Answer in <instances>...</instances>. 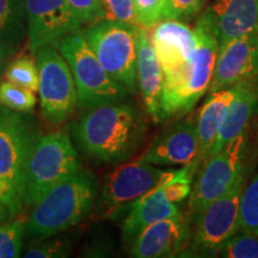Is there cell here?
<instances>
[{"label": "cell", "instance_id": "21", "mask_svg": "<svg viewBox=\"0 0 258 258\" xmlns=\"http://www.w3.org/2000/svg\"><path fill=\"white\" fill-rule=\"evenodd\" d=\"M238 84L232 88L220 90V91L209 93V97L201 110L196 115V128H198L199 153L196 159L192 161L198 169L207 160L211 153L212 146L218 137L222 117L226 109L237 93Z\"/></svg>", "mask_w": 258, "mask_h": 258}, {"label": "cell", "instance_id": "3", "mask_svg": "<svg viewBox=\"0 0 258 258\" xmlns=\"http://www.w3.org/2000/svg\"><path fill=\"white\" fill-rule=\"evenodd\" d=\"M96 177L79 169L54 186L34 206L25 226V237L43 239L79 224L91 212L97 195Z\"/></svg>", "mask_w": 258, "mask_h": 258}, {"label": "cell", "instance_id": "29", "mask_svg": "<svg viewBox=\"0 0 258 258\" xmlns=\"http://www.w3.org/2000/svg\"><path fill=\"white\" fill-rule=\"evenodd\" d=\"M135 23L151 30L163 21V0H133Z\"/></svg>", "mask_w": 258, "mask_h": 258}, {"label": "cell", "instance_id": "20", "mask_svg": "<svg viewBox=\"0 0 258 258\" xmlns=\"http://www.w3.org/2000/svg\"><path fill=\"white\" fill-rule=\"evenodd\" d=\"M175 202L167 199L161 186L141 196L131 205L127 218L122 224V234L133 239L150 225L179 214Z\"/></svg>", "mask_w": 258, "mask_h": 258}, {"label": "cell", "instance_id": "32", "mask_svg": "<svg viewBox=\"0 0 258 258\" xmlns=\"http://www.w3.org/2000/svg\"><path fill=\"white\" fill-rule=\"evenodd\" d=\"M207 0H169L164 19H188L195 16Z\"/></svg>", "mask_w": 258, "mask_h": 258}, {"label": "cell", "instance_id": "2", "mask_svg": "<svg viewBox=\"0 0 258 258\" xmlns=\"http://www.w3.org/2000/svg\"><path fill=\"white\" fill-rule=\"evenodd\" d=\"M194 32L196 48L189 62L179 70L164 73L161 98L163 120L188 114L211 86L219 51V40L207 11L199 17Z\"/></svg>", "mask_w": 258, "mask_h": 258}, {"label": "cell", "instance_id": "24", "mask_svg": "<svg viewBox=\"0 0 258 258\" xmlns=\"http://www.w3.org/2000/svg\"><path fill=\"white\" fill-rule=\"evenodd\" d=\"M5 80L23 86L31 91H38L40 74L38 66L30 56H18L11 60L4 71Z\"/></svg>", "mask_w": 258, "mask_h": 258}, {"label": "cell", "instance_id": "11", "mask_svg": "<svg viewBox=\"0 0 258 258\" xmlns=\"http://www.w3.org/2000/svg\"><path fill=\"white\" fill-rule=\"evenodd\" d=\"M246 151V132L232 139L224 147L208 158L201 165L198 179L192 185L188 205V217L191 219L208 203L220 198L231 189L244 172Z\"/></svg>", "mask_w": 258, "mask_h": 258}, {"label": "cell", "instance_id": "28", "mask_svg": "<svg viewBox=\"0 0 258 258\" xmlns=\"http://www.w3.org/2000/svg\"><path fill=\"white\" fill-rule=\"evenodd\" d=\"M54 237L55 235L43 239H34L35 243L29 245L23 256L27 258H61L69 256L72 247L71 241Z\"/></svg>", "mask_w": 258, "mask_h": 258}, {"label": "cell", "instance_id": "15", "mask_svg": "<svg viewBox=\"0 0 258 258\" xmlns=\"http://www.w3.org/2000/svg\"><path fill=\"white\" fill-rule=\"evenodd\" d=\"M199 153L196 116L167 128L148 147L140 159L156 166L188 165Z\"/></svg>", "mask_w": 258, "mask_h": 258}, {"label": "cell", "instance_id": "9", "mask_svg": "<svg viewBox=\"0 0 258 258\" xmlns=\"http://www.w3.org/2000/svg\"><path fill=\"white\" fill-rule=\"evenodd\" d=\"M38 95L43 120L60 125L70 118L77 106V89L71 69L55 46H43L36 53Z\"/></svg>", "mask_w": 258, "mask_h": 258}, {"label": "cell", "instance_id": "8", "mask_svg": "<svg viewBox=\"0 0 258 258\" xmlns=\"http://www.w3.org/2000/svg\"><path fill=\"white\" fill-rule=\"evenodd\" d=\"M245 185V171L224 195L208 203L192 218L190 249L198 256H219L226 241L239 230V205Z\"/></svg>", "mask_w": 258, "mask_h": 258}, {"label": "cell", "instance_id": "26", "mask_svg": "<svg viewBox=\"0 0 258 258\" xmlns=\"http://www.w3.org/2000/svg\"><path fill=\"white\" fill-rule=\"evenodd\" d=\"M36 102V96L31 90L9 80L0 82V104L5 108L18 112H30Z\"/></svg>", "mask_w": 258, "mask_h": 258}, {"label": "cell", "instance_id": "6", "mask_svg": "<svg viewBox=\"0 0 258 258\" xmlns=\"http://www.w3.org/2000/svg\"><path fill=\"white\" fill-rule=\"evenodd\" d=\"M79 169L78 154L66 132L41 135L28 164L23 205L35 206Z\"/></svg>", "mask_w": 258, "mask_h": 258}, {"label": "cell", "instance_id": "22", "mask_svg": "<svg viewBox=\"0 0 258 258\" xmlns=\"http://www.w3.org/2000/svg\"><path fill=\"white\" fill-rule=\"evenodd\" d=\"M27 35L24 0H0V37L18 46Z\"/></svg>", "mask_w": 258, "mask_h": 258}, {"label": "cell", "instance_id": "35", "mask_svg": "<svg viewBox=\"0 0 258 258\" xmlns=\"http://www.w3.org/2000/svg\"><path fill=\"white\" fill-rule=\"evenodd\" d=\"M167 2H169V0H163V19H164V11H165Z\"/></svg>", "mask_w": 258, "mask_h": 258}, {"label": "cell", "instance_id": "30", "mask_svg": "<svg viewBox=\"0 0 258 258\" xmlns=\"http://www.w3.org/2000/svg\"><path fill=\"white\" fill-rule=\"evenodd\" d=\"M23 206V196L0 177V224L18 217Z\"/></svg>", "mask_w": 258, "mask_h": 258}, {"label": "cell", "instance_id": "27", "mask_svg": "<svg viewBox=\"0 0 258 258\" xmlns=\"http://www.w3.org/2000/svg\"><path fill=\"white\" fill-rule=\"evenodd\" d=\"M219 256L225 258H258V234L238 230L226 241Z\"/></svg>", "mask_w": 258, "mask_h": 258}, {"label": "cell", "instance_id": "1", "mask_svg": "<svg viewBox=\"0 0 258 258\" xmlns=\"http://www.w3.org/2000/svg\"><path fill=\"white\" fill-rule=\"evenodd\" d=\"M74 140L83 152L106 164H120L139 150L146 121L137 106L112 103L89 109L72 125Z\"/></svg>", "mask_w": 258, "mask_h": 258}, {"label": "cell", "instance_id": "18", "mask_svg": "<svg viewBox=\"0 0 258 258\" xmlns=\"http://www.w3.org/2000/svg\"><path fill=\"white\" fill-rule=\"evenodd\" d=\"M206 11L212 18L219 46L258 29V0H218Z\"/></svg>", "mask_w": 258, "mask_h": 258}, {"label": "cell", "instance_id": "10", "mask_svg": "<svg viewBox=\"0 0 258 258\" xmlns=\"http://www.w3.org/2000/svg\"><path fill=\"white\" fill-rule=\"evenodd\" d=\"M41 134L28 112L0 114V177L23 196L28 164Z\"/></svg>", "mask_w": 258, "mask_h": 258}, {"label": "cell", "instance_id": "4", "mask_svg": "<svg viewBox=\"0 0 258 258\" xmlns=\"http://www.w3.org/2000/svg\"><path fill=\"white\" fill-rule=\"evenodd\" d=\"M55 47L72 72L79 108L89 110L127 99L128 91L103 69L89 47L83 30L61 38Z\"/></svg>", "mask_w": 258, "mask_h": 258}, {"label": "cell", "instance_id": "34", "mask_svg": "<svg viewBox=\"0 0 258 258\" xmlns=\"http://www.w3.org/2000/svg\"><path fill=\"white\" fill-rule=\"evenodd\" d=\"M17 48L18 46L11 43V42L5 40V38L0 37V77L4 74L6 66H8L12 56L17 51Z\"/></svg>", "mask_w": 258, "mask_h": 258}, {"label": "cell", "instance_id": "7", "mask_svg": "<svg viewBox=\"0 0 258 258\" xmlns=\"http://www.w3.org/2000/svg\"><path fill=\"white\" fill-rule=\"evenodd\" d=\"M180 170H163L141 159L122 164L103 180L97 202L98 215L110 217L118 209L172 180Z\"/></svg>", "mask_w": 258, "mask_h": 258}, {"label": "cell", "instance_id": "14", "mask_svg": "<svg viewBox=\"0 0 258 258\" xmlns=\"http://www.w3.org/2000/svg\"><path fill=\"white\" fill-rule=\"evenodd\" d=\"M189 219L179 214L150 225L132 239L131 253L135 258L173 257L190 244Z\"/></svg>", "mask_w": 258, "mask_h": 258}, {"label": "cell", "instance_id": "16", "mask_svg": "<svg viewBox=\"0 0 258 258\" xmlns=\"http://www.w3.org/2000/svg\"><path fill=\"white\" fill-rule=\"evenodd\" d=\"M153 49L163 73L179 70L190 61L196 48L194 29L178 19H163L153 28Z\"/></svg>", "mask_w": 258, "mask_h": 258}, {"label": "cell", "instance_id": "17", "mask_svg": "<svg viewBox=\"0 0 258 258\" xmlns=\"http://www.w3.org/2000/svg\"><path fill=\"white\" fill-rule=\"evenodd\" d=\"M138 51V89L148 115L153 121H163L161 98H163L164 73L153 49L152 41L146 29L137 25Z\"/></svg>", "mask_w": 258, "mask_h": 258}, {"label": "cell", "instance_id": "23", "mask_svg": "<svg viewBox=\"0 0 258 258\" xmlns=\"http://www.w3.org/2000/svg\"><path fill=\"white\" fill-rule=\"evenodd\" d=\"M27 219L16 217L0 224V258L22 256Z\"/></svg>", "mask_w": 258, "mask_h": 258}, {"label": "cell", "instance_id": "13", "mask_svg": "<svg viewBox=\"0 0 258 258\" xmlns=\"http://www.w3.org/2000/svg\"><path fill=\"white\" fill-rule=\"evenodd\" d=\"M258 77V29L219 46L208 92L232 88Z\"/></svg>", "mask_w": 258, "mask_h": 258}, {"label": "cell", "instance_id": "25", "mask_svg": "<svg viewBox=\"0 0 258 258\" xmlns=\"http://www.w3.org/2000/svg\"><path fill=\"white\" fill-rule=\"evenodd\" d=\"M239 230L258 234V172L241 192Z\"/></svg>", "mask_w": 258, "mask_h": 258}, {"label": "cell", "instance_id": "31", "mask_svg": "<svg viewBox=\"0 0 258 258\" xmlns=\"http://www.w3.org/2000/svg\"><path fill=\"white\" fill-rule=\"evenodd\" d=\"M79 24L91 25L105 18L103 0H67Z\"/></svg>", "mask_w": 258, "mask_h": 258}, {"label": "cell", "instance_id": "5", "mask_svg": "<svg viewBox=\"0 0 258 258\" xmlns=\"http://www.w3.org/2000/svg\"><path fill=\"white\" fill-rule=\"evenodd\" d=\"M84 37L109 76L128 93L138 91L137 24L101 19L85 30Z\"/></svg>", "mask_w": 258, "mask_h": 258}, {"label": "cell", "instance_id": "36", "mask_svg": "<svg viewBox=\"0 0 258 258\" xmlns=\"http://www.w3.org/2000/svg\"><path fill=\"white\" fill-rule=\"evenodd\" d=\"M0 78H2V77H0ZM6 109H8V108H5L4 105H2V104H0V114H2V112H4V111L6 110Z\"/></svg>", "mask_w": 258, "mask_h": 258}, {"label": "cell", "instance_id": "19", "mask_svg": "<svg viewBox=\"0 0 258 258\" xmlns=\"http://www.w3.org/2000/svg\"><path fill=\"white\" fill-rule=\"evenodd\" d=\"M258 104V82L253 79L238 84L237 93L226 109L218 137L208 158L218 153L232 139L246 132V127ZM207 158V159H208Z\"/></svg>", "mask_w": 258, "mask_h": 258}, {"label": "cell", "instance_id": "33", "mask_svg": "<svg viewBox=\"0 0 258 258\" xmlns=\"http://www.w3.org/2000/svg\"><path fill=\"white\" fill-rule=\"evenodd\" d=\"M103 4H104L106 19L137 24L133 0H103Z\"/></svg>", "mask_w": 258, "mask_h": 258}, {"label": "cell", "instance_id": "12", "mask_svg": "<svg viewBox=\"0 0 258 258\" xmlns=\"http://www.w3.org/2000/svg\"><path fill=\"white\" fill-rule=\"evenodd\" d=\"M28 42L32 53L55 46L61 38L82 31L67 0H24Z\"/></svg>", "mask_w": 258, "mask_h": 258}]
</instances>
